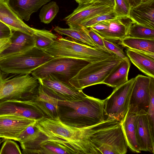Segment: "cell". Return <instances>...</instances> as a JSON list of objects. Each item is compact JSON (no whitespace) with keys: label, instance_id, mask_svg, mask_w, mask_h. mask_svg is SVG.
Instances as JSON below:
<instances>
[{"label":"cell","instance_id":"obj_44","mask_svg":"<svg viewBox=\"0 0 154 154\" xmlns=\"http://www.w3.org/2000/svg\"><path fill=\"white\" fill-rule=\"evenodd\" d=\"M114 1V0H113Z\"/></svg>","mask_w":154,"mask_h":154},{"label":"cell","instance_id":"obj_23","mask_svg":"<svg viewBox=\"0 0 154 154\" xmlns=\"http://www.w3.org/2000/svg\"><path fill=\"white\" fill-rule=\"evenodd\" d=\"M138 114L128 109L121 122L128 147L137 153L141 152L136 137V121Z\"/></svg>","mask_w":154,"mask_h":154},{"label":"cell","instance_id":"obj_30","mask_svg":"<svg viewBox=\"0 0 154 154\" xmlns=\"http://www.w3.org/2000/svg\"><path fill=\"white\" fill-rule=\"evenodd\" d=\"M149 104L147 116L152 134L154 137V78L150 77L149 85Z\"/></svg>","mask_w":154,"mask_h":154},{"label":"cell","instance_id":"obj_24","mask_svg":"<svg viewBox=\"0 0 154 154\" xmlns=\"http://www.w3.org/2000/svg\"><path fill=\"white\" fill-rule=\"evenodd\" d=\"M131 64L128 57L122 59L103 82L113 88H116L127 82Z\"/></svg>","mask_w":154,"mask_h":154},{"label":"cell","instance_id":"obj_29","mask_svg":"<svg viewBox=\"0 0 154 154\" xmlns=\"http://www.w3.org/2000/svg\"><path fill=\"white\" fill-rule=\"evenodd\" d=\"M59 9V6L54 1L44 5L41 8L39 15L41 22L46 24L50 23L57 15Z\"/></svg>","mask_w":154,"mask_h":154},{"label":"cell","instance_id":"obj_3","mask_svg":"<svg viewBox=\"0 0 154 154\" xmlns=\"http://www.w3.org/2000/svg\"><path fill=\"white\" fill-rule=\"evenodd\" d=\"M90 140L95 154H125L128 146L121 122L113 119L91 126Z\"/></svg>","mask_w":154,"mask_h":154},{"label":"cell","instance_id":"obj_14","mask_svg":"<svg viewBox=\"0 0 154 154\" xmlns=\"http://www.w3.org/2000/svg\"><path fill=\"white\" fill-rule=\"evenodd\" d=\"M59 100L47 93L40 83L37 93L28 101L42 116L53 119L58 117Z\"/></svg>","mask_w":154,"mask_h":154},{"label":"cell","instance_id":"obj_16","mask_svg":"<svg viewBox=\"0 0 154 154\" xmlns=\"http://www.w3.org/2000/svg\"><path fill=\"white\" fill-rule=\"evenodd\" d=\"M9 115L36 120L42 117L29 104L28 100H7L0 101V115Z\"/></svg>","mask_w":154,"mask_h":154},{"label":"cell","instance_id":"obj_5","mask_svg":"<svg viewBox=\"0 0 154 154\" xmlns=\"http://www.w3.org/2000/svg\"><path fill=\"white\" fill-rule=\"evenodd\" d=\"M8 75L0 69V101L29 100L37 93L40 82L31 75Z\"/></svg>","mask_w":154,"mask_h":154},{"label":"cell","instance_id":"obj_13","mask_svg":"<svg viewBox=\"0 0 154 154\" xmlns=\"http://www.w3.org/2000/svg\"><path fill=\"white\" fill-rule=\"evenodd\" d=\"M150 77L138 75L135 78L128 109L139 114L147 113L150 100L149 85Z\"/></svg>","mask_w":154,"mask_h":154},{"label":"cell","instance_id":"obj_31","mask_svg":"<svg viewBox=\"0 0 154 154\" xmlns=\"http://www.w3.org/2000/svg\"><path fill=\"white\" fill-rule=\"evenodd\" d=\"M35 122L28 126L17 137V141L20 143H24L32 140L36 136L38 131L35 125Z\"/></svg>","mask_w":154,"mask_h":154},{"label":"cell","instance_id":"obj_26","mask_svg":"<svg viewBox=\"0 0 154 154\" xmlns=\"http://www.w3.org/2000/svg\"><path fill=\"white\" fill-rule=\"evenodd\" d=\"M54 29L59 34L67 35L74 40L98 49L83 27L81 29L70 27L63 28L56 26Z\"/></svg>","mask_w":154,"mask_h":154},{"label":"cell","instance_id":"obj_41","mask_svg":"<svg viewBox=\"0 0 154 154\" xmlns=\"http://www.w3.org/2000/svg\"><path fill=\"white\" fill-rule=\"evenodd\" d=\"M149 0H142V2H145Z\"/></svg>","mask_w":154,"mask_h":154},{"label":"cell","instance_id":"obj_18","mask_svg":"<svg viewBox=\"0 0 154 154\" xmlns=\"http://www.w3.org/2000/svg\"><path fill=\"white\" fill-rule=\"evenodd\" d=\"M11 43L0 54V59L17 54L35 46L33 35L19 31H12L10 38Z\"/></svg>","mask_w":154,"mask_h":154},{"label":"cell","instance_id":"obj_38","mask_svg":"<svg viewBox=\"0 0 154 154\" xmlns=\"http://www.w3.org/2000/svg\"><path fill=\"white\" fill-rule=\"evenodd\" d=\"M11 43L10 38L0 40V54L10 45Z\"/></svg>","mask_w":154,"mask_h":154},{"label":"cell","instance_id":"obj_40","mask_svg":"<svg viewBox=\"0 0 154 154\" xmlns=\"http://www.w3.org/2000/svg\"><path fill=\"white\" fill-rule=\"evenodd\" d=\"M79 4H84L90 2L92 0H74Z\"/></svg>","mask_w":154,"mask_h":154},{"label":"cell","instance_id":"obj_42","mask_svg":"<svg viewBox=\"0 0 154 154\" xmlns=\"http://www.w3.org/2000/svg\"><path fill=\"white\" fill-rule=\"evenodd\" d=\"M3 141V140H2L1 139H0V145H1V143Z\"/></svg>","mask_w":154,"mask_h":154},{"label":"cell","instance_id":"obj_1","mask_svg":"<svg viewBox=\"0 0 154 154\" xmlns=\"http://www.w3.org/2000/svg\"><path fill=\"white\" fill-rule=\"evenodd\" d=\"M35 125L39 131L36 140L56 143L69 154H95L90 138L91 126L76 127L64 123L59 117L43 116L36 120Z\"/></svg>","mask_w":154,"mask_h":154},{"label":"cell","instance_id":"obj_34","mask_svg":"<svg viewBox=\"0 0 154 154\" xmlns=\"http://www.w3.org/2000/svg\"><path fill=\"white\" fill-rule=\"evenodd\" d=\"M0 154H21L19 146L11 139H5L0 151Z\"/></svg>","mask_w":154,"mask_h":154},{"label":"cell","instance_id":"obj_9","mask_svg":"<svg viewBox=\"0 0 154 154\" xmlns=\"http://www.w3.org/2000/svg\"><path fill=\"white\" fill-rule=\"evenodd\" d=\"M113 0H92L88 3L79 4L77 7L63 20L69 27L82 28V24L100 14L113 10Z\"/></svg>","mask_w":154,"mask_h":154},{"label":"cell","instance_id":"obj_11","mask_svg":"<svg viewBox=\"0 0 154 154\" xmlns=\"http://www.w3.org/2000/svg\"><path fill=\"white\" fill-rule=\"evenodd\" d=\"M39 80L43 89L47 93L60 100H77L85 97L87 95L82 90L77 89L70 84L61 81L50 75Z\"/></svg>","mask_w":154,"mask_h":154},{"label":"cell","instance_id":"obj_37","mask_svg":"<svg viewBox=\"0 0 154 154\" xmlns=\"http://www.w3.org/2000/svg\"><path fill=\"white\" fill-rule=\"evenodd\" d=\"M12 33L11 29L0 21V40L10 38Z\"/></svg>","mask_w":154,"mask_h":154},{"label":"cell","instance_id":"obj_20","mask_svg":"<svg viewBox=\"0 0 154 154\" xmlns=\"http://www.w3.org/2000/svg\"><path fill=\"white\" fill-rule=\"evenodd\" d=\"M128 17L134 23L154 29V0L141 2L131 8Z\"/></svg>","mask_w":154,"mask_h":154},{"label":"cell","instance_id":"obj_8","mask_svg":"<svg viewBox=\"0 0 154 154\" xmlns=\"http://www.w3.org/2000/svg\"><path fill=\"white\" fill-rule=\"evenodd\" d=\"M88 63L78 59L54 57L36 68L31 74L38 80L50 75L61 81L70 84L69 80Z\"/></svg>","mask_w":154,"mask_h":154},{"label":"cell","instance_id":"obj_36","mask_svg":"<svg viewBox=\"0 0 154 154\" xmlns=\"http://www.w3.org/2000/svg\"><path fill=\"white\" fill-rule=\"evenodd\" d=\"M104 46L106 49L122 59L128 57L125 55L123 49L117 44L106 39H103Z\"/></svg>","mask_w":154,"mask_h":154},{"label":"cell","instance_id":"obj_27","mask_svg":"<svg viewBox=\"0 0 154 154\" xmlns=\"http://www.w3.org/2000/svg\"><path fill=\"white\" fill-rule=\"evenodd\" d=\"M35 43V47L44 50L50 46L58 37L57 35L51 31L35 29L33 35Z\"/></svg>","mask_w":154,"mask_h":154},{"label":"cell","instance_id":"obj_22","mask_svg":"<svg viewBox=\"0 0 154 154\" xmlns=\"http://www.w3.org/2000/svg\"><path fill=\"white\" fill-rule=\"evenodd\" d=\"M126 54L131 62L140 71L154 78V54L127 49Z\"/></svg>","mask_w":154,"mask_h":154},{"label":"cell","instance_id":"obj_10","mask_svg":"<svg viewBox=\"0 0 154 154\" xmlns=\"http://www.w3.org/2000/svg\"><path fill=\"white\" fill-rule=\"evenodd\" d=\"M135 81L133 78L116 88L111 94L104 100V112L107 119L121 122L129 108L131 93Z\"/></svg>","mask_w":154,"mask_h":154},{"label":"cell","instance_id":"obj_19","mask_svg":"<svg viewBox=\"0 0 154 154\" xmlns=\"http://www.w3.org/2000/svg\"><path fill=\"white\" fill-rule=\"evenodd\" d=\"M0 21L12 31H19L30 35L34 32L35 28L25 23L9 6L6 0H0Z\"/></svg>","mask_w":154,"mask_h":154},{"label":"cell","instance_id":"obj_28","mask_svg":"<svg viewBox=\"0 0 154 154\" xmlns=\"http://www.w3.org/2000/svg\"><path fill=\"white\" fill-rule=\"evenodd\" d=\"M127 36L154 39V29L144 26L133 22L129 28Z\"/></svg>","mask_w":154,"mask_h":154},{"label":"cell","instance_id":"obj_12","mask_svg":"<svg viewBox=\"0 0 154 154\" xmlns=\"http://www.w3.org/2000/svg\"><path fill=\"white\" fill-rule=\"evenodd\" d=\"M133 22L128 17H119L98 22L90 27L104 39L120 41L127 36Z\"/></svg>","mask_w":154,"mask_h":154},{"label":"cell","instance_id":"obj_33","mask_svg":"<svg viewBox=\"0 0 154 154\" xmlns=\"http://www.w3.org/2000/svg\"><path fill=\"white\" fill-rule=\"evenodd\" d=\"M117 17L113 10L110 12L98 15L84 23L83 27L88 28L101 21L116 18Z\"/></svg>","mask_w":154,"mask_h":154},{"label":"cell","instance_id":"obj_39","mask_svg":"<svg viewBox=\"0 0 154 154\" xmlns=\"http://www.w3.org/2000/svg\"><path fill=\"white\" fill-rule=\"evenodd\" d=\"M130 8L135 7L142 2V0H126Z\"/></svg>","mask_w":154,"mask_h":154},{"label":"cell","instance_id":"obj_6","mask_svg":"<svg viewBox=\"0 0 154 154\" xmlns=\"http://www.w3.org/2000/svg\"><path fill=\"white\" fill-rule=\"evenodd\" d=\"M54 58L44 50L35 46L20 54L0 59V69L7 74H31Z\"/></svg>","mask_w":154,"mask_h":154},{"label":"cell","instance_id":"obj_2","mask_svg":"<svg viewBox=\"0 0 154 154\" xmlns=\"http://www.w3.org/2000/svg\"><path fill=\"white\" fill-rule=\"evenodd\" d=\"M104 100L86 96L79 100H59L58 117L68 125L76 127L94 125L103 122Z\"/></svg>","mask_w":154,"mask_h":154},{"label":"cell","instance_id":"obj_4","mask_svg":"<svg viewBox=\"0 0 154 154\" xmlns=\"http://www.w3.org/2000/svg\"><path fill=\"white\" fill-rule=\"evenodd\" d=\"M54 57H67L83 60L89 63L116 55L96 49L79 41L58 37L49 47L44 49Z\"/></svg>","mask_w":154,"mask_h":154},{"label":"cell","instance_id":"obj_35","mask_svg":"<svg viewBox=\"0 0 154 154\" xmlns=\"http://www.w3.org/2000/svg\"><path fill=\"white\" fill-rule=\"evenodd\" d=\"M84 28L85 30L98 49L110 52L106 48L103 43V38L102 37L91 28L90 27Z\"/></svg>","mask_w":154,"mask_h":154},{"label":"cell","instance_id":"obj_32","mask_svg":"<svg viewBox=\"0 0 154 154\" xmlns=\"http://www.w3.org/2000/svg\"><path fill=\"white\" fill-rule=\"evenodd\" d=\"M113 11L117 17L128 16L130 8L126 0H114Z\"/></svg>","mask_w":154,"mask_h":154},{"label":"cell","instance_id":"obj_17","mask_svg":"<svg viewBox=\"0 0 154 154\" xmlns=\"http://www.w3.org/2000/svg\"><path fill=\"white\" fill-rule=\"evenodd\" d=\"M147 113L138 115L136 121V137L141 151L154 153V137L151 133Z\"/></svg>","mask_w":154,"mask_h":154},{"label":"cell","instance_id":"obj_21","mask_svg":"<svg viewBox=\"0 0 154 154\" xmlns=\"http://www.w3.org/2000/svg\"><path fill=\"white\" fill-rule=\"evenodd\" d=\"M12 11L22 20L28 21L31 14L37 12L51 0H6Z\"/></svg>","mask_w":154,"mask_h":154},{"label":"cell","instance_id":"obj_43","mask_svg":"<svg viewBox=\"0 0 154 154\" xmlns=\"http://www.w3.org/2000/svg\"><path fill=\"white\" fill-rule=\"evenodd\" d=\"M0 138H2V136L1 134V133H0Z\"/></svg>","mask_w":154,"mask_h":154},{"label":"cell","instance_id":"obj_7","mask_svg":"<svg viewBox=\"0 0 154 154\" xmlns=\"http://www.w3.org/2000/svg\"><path fill=\"white\" fill-rule=\"evenodd\" d=\"M122 59L114 55L105 59L89 63L71 79L69 82L79 90L94 85L102 84L111 71Z\"/></svg>","mask_w":154,"mask_h":154},{"label":"cell","instance_id":"obj_15","mask_svg":"<svg viewBox=\"0 0 154 154\" xmlns=\"http://www.w3.org/2000/svg\"><path fill=\"white\" fill-rule=\"evenodd\" d=\"M36 120L13 115H0V133L4 139L17 141L21 133Z\"/></svg>","mask_w":154,"mask_h":154},{"label":"cell","instance_id":"obj_25","mask_svg":"<svg viewBox=\"0 0 154 154\" xmlns=\"http://www.w3.org/2000/svg\"><path fill=\"white\" fill-rule=\"evenodd\" d=\"M119 44L129 49L154 54V39L139 38L126 36Z\"/></svg>","mask_w":154,"mask_h":154}]
</instances>
